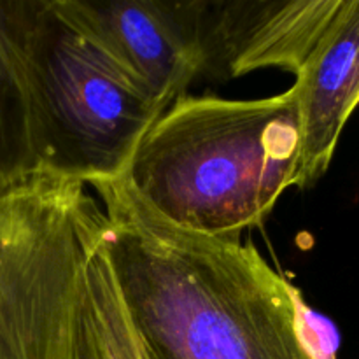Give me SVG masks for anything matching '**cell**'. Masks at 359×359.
<instances>
[{
    "label": "cell",
    "mask_w": 359,
    "mask_h": 359,
    "mask_svg": "<svg viewBox=\"0 0 359 359\" xmlns=\"http://www.w3.org/2000/svg\"><path fill=\"white\" fill-rule=\"evenodd\" d=\"M88 186L126 316L149 359H339L340 335L252 242L181 230L125 174Z\"/></svg>",
    "instance_id": "6da1fadb"
},
{
    "label": "cell",
    "mask_w": 359,
    "mask_h": 359,
    "mask_svg": "<svg viewBox=\"0 0 359 359\" xmlns=\"http://www.w3.org/2000/svg\"><path fill=\"white\" fill-rule=\"evenodd\" d=\"M300 114L293 86L255 100L177 98L140 139L125 179L158 216L189 233L241 241L293 186Z\"/></svg>",
    "instance_id": "7a4b0ae2"
},
{
    "label": "cell",
    "mask_w": 359,
    "mask_h": 359,
    "mask_svg": "<svg viewBox=\"0 0 359 359\" xmlns=\"http://www.w3.org/2000/svg\"><path fill=\"white\" fill-rule=\"evenodd\" d=\"M104 231V209L81 181L39 170L0 195V359H67Z\"/></svg>",
    "instance_id": "3957f363"
},
{
    "label": "cell",
    "mask_w": 359,
    "mask_h": 359,
    "mask_svg": "<svg viewBox=\"0 0 359 359\" xmlns=\"http://www.w3.org/2000/svg\"><path fill=\"white\" fill-rule=\"evenodd\" d=\"M27 67L41 170L90 184L126 172L163 109L107 56L34 0Z\"/></svg>",
    "instance_id": "277c9868"
},
{
    "label": "cell",
    "mask_w": 359,
    "mask_h": 359,
    "mask_svg": "<svg viewBox=\"0 0 359 359\" xmlns=\"http://www.w3.org/2000/svg\"><path fill=\"white\" fill-rule=\"evenodd\" d=\"M344 0H179L198 76L230 81L252 70L300 74Z\"/></svg>",
    "instance_id": "5b68a950"
},
{
    "label": "cell",
    "mask_w": 359,
    "mask_h": 359,
    "mask_svg": "<svg viewBox=\"0 0 359 359\" xmlns=\"http://www.w3.org/2000/svg\"><path fill=\"white\" fill-rule=\"evenodd\" d=\"M56 16L167 109L198 77L179 0H49Z\"/></svg>",
    "instance_id": "8992f818"
},
{
    "label": "cell",
    "mask_w": 359,
    "mask_h": 359,
    "mask_svg": "<svg viewBox=\"0 0 359 359\" xmlns=\"http://www.w3.org/2000/svg\"><path fill=\"white\" fill-rule=\"evenodd\" d=\"M293 88L300 114L293 186L309 189L328 172L340 135L359 105V0H344Z\"/></svg>",
    "instance_id": "52a82bcc"
},
{
    "label": "cell",
    "mask_w": 359,
    "mask_h": 359,
    "mask_svg": "<svg viewBox=\"0 0 359 359\" xmlns=\"http://www.w3.org/2000/svg\"><path fill=\"white\" fill-rule=\"evenodd\" d=\"M34 0H0V195L41 170L27 67Z\"/></svg>",
    "instance_id": "ba28073f"
},
{
    "label": "cell",
    "mask_w": 359,
    "mask_h": 359,
    "mask_svg": "<svg viewBox=\"0 0 359 359\" xmlns=\"http://www.w3.org/2000/svg\"><path fill=\"white\" fill-rule=\"evenodd\" d=\"M67 359H149L123 307L102 241L84 269Z\"/></svg>",
    "instance_id": "9c48e42d"
}]
</instances>
